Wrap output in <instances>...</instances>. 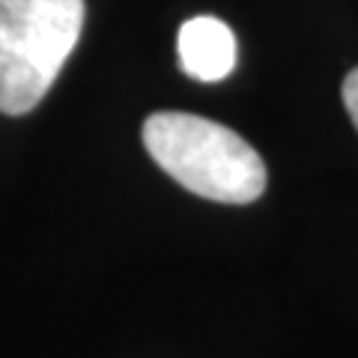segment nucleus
Wrapping results in <instances>:
<instances>
[{
    "mask_svg": "<svg viewBox=\"0 0 358 358\" xmlns=\"http://www.w3.org/2000/svg\"><path fill=\"white\" fill-rule=\"evenodd\" d=\"M143 147L155 164L197 197L254 203L266 192V164L233 129L197 114L164 110L143 122Z\"/></svg>",
    "mask_w": 358,
    "mask_h": 358,
    "instance_id": "1",
    "label": "nucleus"
},
{
    "mask_svg": "<svg viewBox=\"0 0 358 358\" xmlns=\"http://www.w3.org/2000/svg\"><path fill=\"white\" fill-rule=\"evenodd\" d=\"M179 66L197 81H224L236 66V36L221 18L197 15L179 30Z\"/></svg>",
    "mask_w": 358,
    "mask_h": 358,
    "instance_id": "3",
    "label": "nucleus"
},
{
    "mask_svg": "<svg viewBox=\"0 0 358 358\" xmlns=\"http://www.w3.org/2000/svg\"><path fill=\"white\" fill-rule=\"evenodd\" d=\"M343 105H346V110H350V117H352L355 129H358V69H352L343 81Z\"/></svg>",
    "mask_w": 358,
    "mask_h": 358,
    "instance_id": "4",
    "label": "nucleus"
},
{
    "mask_svg": "<svg viewBox=\"0 0 358 358\" xmlns=\"http://www.w3.org/2000/svg\"><path fill=\"white\" fill-rule=\"evenodd\" d=\"M84 27V0H0V114L36 108Z\"/></svg>",
    "mask_w": 358,
    "mask_h": 358,
    "instance_id": "2",
    "label": "nucleus"
}]
</instances>
